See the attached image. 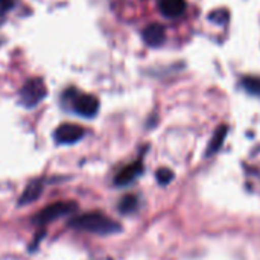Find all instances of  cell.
I'll list each match as a JSON object with an SVG mask.
<instances>
[{
    "mask_svg": "<svg viewBox=\"0 0 260 260\" xmlns=\"http://www.w3.org/2000/svg\"><path fill=\"white\" fill-rule=\"evenodd\" d=\"M142 172H143V163H142V160H136L134 163L125 166L117 174L114 183H116V186H126V184L133 183L139 175H142Z\"/></svg>",
    "mask_w": 260,
    "mask_h": 260,
    "instance_id": "6",
    "label": "cell"
},
{
    "mask_svg": "<svg viewBox=\"0 0 260 260\" xmlns=\"http://www.w3.org/2000/svg\"><path fill=\"white\" fill-rule=\"evenodd\" d=\"M85 131L79 125L75 123H64L58 126L53 133V139L59 145H73L78 143L84 137Z\"/></svg>",
    "mask_w": 260,
    "mask_h": 260,
    "instance_id": "5",
    "label": "cell"
},
{
    "mask_svg": "<svg viewBox=\"0 0 260 260\" xmlns=\"http://www.w3.org/2000/svg\"><path fill=\"white\" fill-rule=\"evenodd\" d=\"M72 96L66 94L70 98V105L72 110L82 116V117H94L99 111V101L91 96V94H85V93H76L75 90L69 91Z\"/></svg>",
    "mask_w": 260,
    "mask_h": 260,
    "instance_id": "3",
    "label": "cell"
},
{
    "mask_svg": "<svg viewBox=\"0 0 260 260\" xmlns=\"http://www.w3.org/2000/svg\"><path fill=\"white\" fill-rule=\"evenodd\" d=\"M69 224H70L72 229L87 232V233L102 235V236L114 235V233H119L122 230V227L116 221H113L111 218H108V216H105L104 213H99V212L79 215V216L73 218Z\"/></svg>",
    "mask_w": 260,
    "mask_h": 260,
    "instance_id": "1",
    "label": "cell"
},
{
    "mask_svg": "<svg viewBox=\"0 0 260 260\" xmlns=\"http://www.w3.org/2000/svg\"><path fill=\"white\" fill-rule=\"evenodd\" d=\"M227 133H229L227 125H221V126L215 131V134H213V137H212V140H210V145H209V148H207L206 155H213V154H216V152L221 149V146L224 145V140H225V137H227Z\"/></svg>",
    "mask_w": 260,
    "mask_h": 260,
    "instance_id": "10",
    "label": "cell"
},
{
    "mask_svg": "<svg viewBox=\"0 0 260 260\" xmlns=\"http://www.w3.org/2000/svg\"><path fill=\"white\" fill-rule=\"evenodd\" d=\"M78 209V206L75 203L70 201H59V203H53L49 207L43 209L38 216L35 218V222L43 225V224H49L50 221H55L61 216H66L69 213H73Z\"/></svg>",
    "mask_w": 260,
    "mask_h": 260,
    "instance_id": "4",
    "label": "cell"
},
{
    "mask_svg": "<svg viewBox=\"0 0 260 260\" xmlns=\"http://www.w3.org/2000/svg\"><path fill=\"white\" fill-rule=\"evenodd\" d=\"M155 177H157L158 184L166 186V184H169V183L174 180V172H172L171 169H168V168H161V169L157 171Z\"/></svg>",
    "mask_w": 260,
    "mask_h": 260,
    "instance_id": "13",
    "label": "cell"
},
{
    "mask_svg": "<svg viewBox=\"0 0 260 260\" xmlns=\"http://www.w3.org/2000/svg\"><path fill=\"white\" fill-rule=\"evenodd\" d=\"M15 0H0V17L5 15L9 9H12Z\"/></svg>",
    "mask_w": 260,
    "mask_h": 260,
    "instance_id": "14",
    "label": "cell"
},
{
    "mask_svg": "<svg viewBox=\"0 0 260 260\" xmlns=\"http://www.w3.org/2000/svg\"><path fill=\"white\" fill-rule=\"evenodd\" d=\"M160 12L168 18H177L184 14L187 3L186 0H158Z\"/></svg>",
    "mask_w": 260,
    "mask_h": 260,
    "instance_id": "8",
    "label": "cell"
},
{
    "mask_svg": "<svg viewBox=\"0 0 260 260\" xmlns=\"http://www.w3.org/2000/svg\"><path fill=\"white\" fill-rule=\"evenodd\" d=\"M43 187H44L43 181H40V180L32 181V183L26 187V190L23 192V195L20 197L18 204H20V206H27V204L34 203L35 200H38V197H40L41 192H43Z\"/></svg>",
    "mask_w": 260,
    "mask_h": 260,
    "instance_id": "9",
    "label": "cell"
},
{
    "mask_svg": "<svg viewBox=\"0 0 260 260\" xmlns=\"http://www.w3.org/2000/svg\"><path fill=\"white\" fill-rule=\"evenodd\" d=\"M242 87L251 93V94H256V96H260V78L259 76H245L242 78L241 81Z\"/></svg>",
    "mask_w": 260,
    "mask_h": 260,
    "instance_id": "12",
    "label": "cell"
},
{
    "mask_svg": "<svg viewBox=\"0 0 260 260\" xmlns=\"http://www.w3.org/2000/svg\"><path fill=\"white\" fill-rule=\"evenodd\" d=\"M46 94H47V88L44 81L40 78H32L21 87L20 102L26 108H34L46 98Z\"/></svg>",
    "mask_w": 260,
    "mask_h": 260,
    "instance_id": "2",
    "label": "cell"
},
{
    "mask_svg": "<svg viewBox=\"0 0 260 260\" xmlns=\"http://www.w3.org/2000/svg\"><path fill=\"white\" fill-rule=\"evenodd\" d=\"M139 209V200L136 195H126L122 198V201L119 203V210L123 215H129L134 213Z\"/></svg>",
    "mask_w": 260,
    "mask_h": 260,
    "instance_id": "11",
    "label": "cell"
},
{
    "mask_svg": "<svg viewBox=\"0 0 260 260\" xmlns=\"http://www.w3.org/2000/svg\"><path fill=\"white\" fill-rule=\"evenodd\" d=\"M142 37H143V41L151 46V47H158L163 44L165 41V29L161 24H157V23H152V24H148L143 32H142Z\"/></svg>",
    "mask_w": 260,
    "mask_h": 260,
    "instance_id": "7",
    "label": "cell"
}]
</instances>
